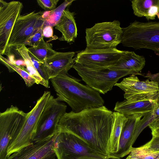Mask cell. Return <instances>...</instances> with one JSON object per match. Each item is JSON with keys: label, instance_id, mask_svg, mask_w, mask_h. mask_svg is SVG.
Returning a JSON list of instances; mask_svg holds the SVG:
<instances>
[{"label": "cell", "instance_id": "6da1fadb", "mask_svg": "<svg viewBox=\"0 0 159 159\" xmlns=\"http://www.w3.org/2000/svg\"><path fill=\"white\" fill-rule=\"evenodd\" d=\"M112 114L104 106L66 112L60 120L57 131L74 134L97 151L110 155Z\"/></svg>", "mask_w": 159, "mask_h": 159}, {"label": "cell", "instance_id": "7a4b0ae2", "mask_svg": "<svg viewBox=\"0 0 159 159\" xmlns=\"http://www.w3.org/2000/svg\"><path fill=\"white\" fill-rule=\"evenodd\" d=\"M50 80L56 92V98L67 103L74 112L103 106L104 100L98 92L81 84L80 80L68 72L63 73Z\"/></svg>", "mask_w": 159, "mask_h": 159}, {"label": "cell", "instance_id": "3957f363", "mask_svg": "<svg viewBox=\"0 0 159 159\" xmlns=\"http://www.w3.org/2000/svg\"><path fill=\"white\" fill-rule=\"evenodd\" d=\"M121 43L135 49H148L159 57V21L135 20L122 28Z\"/></svg>", "mask_w": 159, "mask_h": 159}, {"label": "cell", "instance_id": "277c9868", "mask_svg": "<svg viewBox=\"0 0 159 159\" xmlns=\"http://www.w3.org/2000/svg\"><path fill=\"white\" fill-rule=\"evenodd\" d=\"M57 159H115L100 152L77 136L57 131L54 144Z\"/></svg>", "mask_w": 159, "mask_h": 159}, {"label": "cell", "instance_id": "5b68a950", "mask_svg": "<svg viewBox=\"0 0 159 159\" xmlns=\"http://www.w3.org/2000/svg\"><path fill=\"white\" fill-rule=\"evenodd\" d=\"M87 85L105 94L111 90L121 78L133 74L109 67L90 68L75 63L72 66Z\"/></svg>", "mask_w": 159, "mask_h": 159}, {"label": "cell", "instance_id": "8992f818", "mask_svg": "<svg viewBox=\"0 0 159 159\" xmlns=\"http://www.w3.org/2000/svg\"><path fill=\"white\" fill-rule=\"evenodd\" d=\"M122 28L118 20L95 24L85 30L86 48L103 49L116 48L121 43Z\"/></svg>", "mask_w": 159, "mask_h": 159}, {"label": "cell", "instance_id": "52a82bcc", "mask_svg": "<svg viewBox=\"0 0 159 159\" xmlns=\"http://www.w3.org/2000/svg\"><path fill=\"white\" fill-rule=\"evenodd\" d=\"M51 95L50 91H45L34 107L27 113L26 120L21 130L9 143L7 157L33 143L32 140L36 133L39 118Z\"/></svg>", "mask_w": 159, "mask_h": 159}, {"label": "cell", "instance_id": "ba28073f", "mask_svg": "<svg viewBox=\"0 0 159 159\" xmlns=\"http://www.w3.org/2000/svg\"><path fill=\"white\" fill-rule=\"evenodd\" d=\"M43 11H34L19 16L10 34L6 55L10 56L13 49L16 51L17 48L24 45L25 41L43 25Z\"/></svg>", "mask_w": 159, "mask_h": 159}, {"label": "cell", "instance_id": "9c48e42d", "mask_svg": "<svg viewBox=\"0 0 159 159\" xmlns=\"http://www.w3.org/2000/svg\"><path fill=\"white\" fill-rule=\"evenodd\" d=\"M27 113L11 105L0 114V159H6L8 146L19 134Z\"/></svg>", "mask_w": 159, "mask_h": 159}, {"label": "cell", "instance_id": "30bf717a", "mask_svg": "<svg viewBox=\"0 0 159 159\" xmlns=\"http://www.w3.org/2000/svg\"><path fill=\"white\" fill-rule=\"evenodd\" d=\"M66 105L51 95L39 118L33 143L55 134L60 119L65 114Z\"/></svg>", "mask_w": 159, "mask_h": 159}, {"label": "cell", "instance_id": "8fae6325", "mask_svg": "<svg viewBox=\"0 0 159 159\" xmlns=\"http://www.w3.org/2000/svg\"><path fill=\"white\" fill-rule=\"evenodd\" d=\"M125 51L116 48L103 49L86 48L78 53L75 63L90 68L108 67L116 63Z\"/></svg>", "mask_w": 159, "mask_h": 159}, {"label": "cell", "instance_id": "7c38bea8", "mask_svg": "<svg viewBox=\"0 0 159 159\" xmlns=\"http://www.w3.org/2000/svg\"><path fill=\"white\" fill-rule=\"evenodd\" d=\"M124 92L125 100L134 101L152 97L159 93V85L157 81L140 80L135 74L124 78L115 85Z\"/></svg>", "mask_w": 159, "mask_h": 159}, {"label": "cell", "instance_id": "4fadbf2b", "mask_svg": "<svg viewBox=\"0 0 159 159\" xmlns=\"http://www.w3.org/2000/svg\"><path fill=\"white\" fill-rule=\"evenodd\" d=\"M23 7L20 1L0 0V55L6 54L11 31Z\"/></svg>", "mask_w": 159, "mask_h": 159}, {"label": "cell", "instance_id": "5bb4252c", "mask_svg": "<svg viewBox=\"0 0 159 159\" xmlns=\"http://www.w3.org/2000/svg\"><path fill=\"white\" fill-rule=\"evenodd\" d=\"M57 133L41 141L33 143L15 152L6 159H56L54 144Z\"/></svg>", "mask_w": 159, "mask_h": 159}, {"label": "cell", "instance_id": "9a60e30c", "mask_svg": "<svg viewBox=\"0 0 159 159\" xmlns=\"http://www.w3.org/2000/svg\"><path fill=\"white\" fill-rule=\"evenodd\" d=\"M159 102V93L156 96L134 101L125 100L116 102L114 110L125 116L135 114L145 116L153 111Z\"/></svg>", "mask_w": 159, "mask_h": 159}, {"label": "cell", "instance_id": "2e32d148", "mask_svg": "<svg viewBox=\"0 0 159 159\" xmlns=\"http://www.w3.org/2000/svg\"><path fill=\"white\" fill-rule=\"evenodd\" d=\"M143 116L141 114L126 116L120 137L117 151L111 156L121 158L129 154L134 144L133 137L136 125Z\"/></svg>", "mask_w": 159, "mask_h": 159}, {"label": "cell", "instance_id": "e0dca14e", "mask_svg": "<svg viewBox=\"0 0 159 159\" xmlns=\"http://www.w3.org/2000/svg\"><path fill=\"white\" fill-rule=\"evenodd\" d=\"M74 52H56L44 61L49 80L64 72H68L75 63Z\"/></svg>", "mask_w": 159, "mask_h": 159}, {"label": "cell", "instance_id": "ac0fdd59", "mask_svg": "<svg viewBox=\"0 0 159 159\" xmlns=\"http://www.w3.org/2000/svg\"><path fill=\"white\" fill-rule=\"evenodd\" d=\"M145 58L134 52L125 51L120 59L114 65L108 67L111 69L126 71L136 74L140 72L145 65Z\"/></svg>", "mask_w": 159, "mask_h": 159}, {"label": "cell", "instance_id": "d6986e66", "mask_svg": "<svg viewBox=\"0 0 159 159\" xmlns=\"http://www.w3.org/2000/svg\"><path fill=\"white\" fill-rule=\"evenodd\" d=\"M75 15L67 8L64 11L59 22L55 26L61 33V36L58 38L60 41L74 42L78 35Z\"/></svg>", "mask_w": 159, "mask_h": 159}, {"label": "cell", "instance_id": "ffe728a7", "mask_svg": "<svg viewBox=\"0 0 159 159\" xmlns=\"http://www.w3.org/2000/svg\"><path fill=\"white\" fill-rule=\"evenodd\" d=\"M131 2L134 14L138 17L154 20L159 13V0H133Z\"/></svg>", "mask_w": 159, "mask_h": 159}, {"label": "cell", "instance_id": "44dd1931", "mask_svg": "<svg viewBox=\"0 0 159 159\" xmlns=\"http://www.w3.org/2000/svg\"><path fill=\"white\" fill-rule=\"evenodd\" d=\"M112 117V128L109 148L110 156L117 151L120 137L126 116L115 111L113 112Z\"/></svg>", "mask_w": 159, "mask_h": 159}, {"label": "cell", "instance_id": "7402d4cb", "mask_svg": "<svg viewBox=\"0 0 159 159\" xmlns=\"http://www.w3.org/2000/svg\"><path fill=\"white\" fill-rule=\"evenodd\" d=\"M18 54L22 57L25 64L26 70L30 75L36 80V84H40L47 88V86L34 67L30 56L28 48L25 45L17 48L16 50Z\"/></svg>", "mask_w": 159, "mask_h": 159}, {"label": "cell", "instance_id": "603a6c76", "mask_svg": "<svg viewBox=\"0 0 159 159\" xmlns=\"http://www.w3.org/2000/svg\"><path fill=\"white\" fill-rule=\"evenodd\" d=\"M28 49L36 59L42 62L56 52L53 49L52 44L45 42L43 39L36 46L28 48Z\"/></svg>", "mask_w": 159, "mask_h": 159}, {"label": "cell", "instance_id": "cb8c5ba5", "mask_svg": "<svg viewBox=\"0 0 159 159\" xmlns=\"http://www.w3.org/2000/svg\"><path fill=\"white\" fill-rule=\"evenodd\" d=\"M1 61L7 67L10 72H16L22 78L26 86L30 87L36 84V80L27 72L26 69L21 66H17L9 60L0 55Z\"/></svg>", "mask_w": 159, "mask_h": 159}, {"label": "cell", "instance_id": "d4e9b609", "mask_svg": "<svg viewBox=\"0 0 159 159\" xmlns=\"http://www.w3.org/2000/svg\"><path fill=\"white\" fill-rule=\"evenodd\" d=\"M74 0H65L58 7L50 11L48 16L44 19L43 27L50 26H55L59 22L64 11L69 6Z\"/></svg>", "mask_w": 159, "mask_h": 159}, {"label": "cell", "instance_id": "484cf974", "mask_svg": "<svg viewBox=\"0 0 159 159\" xmlns=\"http://www.w3.org/2000/svg\"><path fill=\"white\" fill-rule=\"evenodd\" d=\"M125 159H159V151H152L143 145L132 147Z\"/></svg>", "mask_w": 159, "mask_h": 159}, {"label": "cell", "instance_id": "4316f807", "mask_svg": "<svg viewBox=\"0 0 159 159\" xmlns=\"http://www.w3.org/2000/svg\"><path fill=\"white\" fill-rule=\"evenodd\" d=\"M143 117L138 123L139 127L142 130H143L151 123L159 118V102L153 111L146 114Z\"/></svg>", "mask_w": 159, "mask_h": 159}, {"label": "cell", "instance_id": "83f0119b", "mask_svg": "<svg viewBox=\"0 0 159 159\" xmlns=\"http://www.w3.org/2000/svg\"><path fill=\"white\" fill-rule=\"evenodd\" d=\"M29 53L34 67L47 86L49 87V80H50L47 72L46 66L44 62H42L39 61L31 53L29 52Z\"/></svg>", "mask_w": 159, "mask_h": 159}, {"label": "cell", "instance_id": "f1b7e54d", "mask_svg": "<svg viewBox=\"0 0 159 159\" xmlns=\"http://www.w3.org/2000/svg\"><path fill=\"white\" fill-rule=\"evenodd\" d=\"M43 25L38 29L34 34L25 41L24 45L30 47L36 46L43 39Z\"/></svg>", "mask_w": 159, "mask_h": 159}, {"label": "cell", "instance_id": "f546056e", "mask_svg": "<svg viewBox=\"0 0 159 159\" xmlns=\"http://www.w3.org/2000/svg\"><path fill=\"white\" fill-rule=\"evenodd\" d=\"M59 0H37L38 5L44 10L51 11L56 8Z\"/></svg>", "mask_w": 159, "mask_h": 159}, {"label": "cell", "instance_id": "4dcf8cb0", "mask_svg": "<svg viewBox=\"0 0 159 159\" xmlns=\"http://www.w3.org/2000/svg\"><path fill=\"white\" fill-rule=\"evenodd\" d=\"M144 145L152 151H159V136L152 137L151 140Z\"/></svg>", "mask_w": 159, "mask_h": 159}, {"label": "cell", "instance_id": "1f68e13d", "mask_svg": "<svg viewBox=\"0 0 159 159\" xmlns=\"http://www.w3.org/2000/svg\"><path fill=\"white\" fill-rule=\"evenodd\" d=\"M148 126L151 130L152 137L159 136V118L151 123Z\"/></svg>", "mask_w": 159, "mask_h": 159}, {"label": "cell", "instance_id": "d6a6232c", "mask_svg": "<svg viewBox=\"0 0 159 159\" xmlns=\"http://www.w3.org/2000/svg\"><path fill=\"white\" fill-rule=\"evenodd\" d=\"M43 37L49 38L53 37V27L50 26H48L43 27Z\"/></svg>", "mask_w": 159, "mask_h": 159}, {"label": "cell", "instance_id": "836d02e7", "mask_svg": "<svg viewBox=\"0 0 159 159\" xmlns=\"http://www.w3.org/2000/svg\"><path fill=\"white\" fill-rule=\"evenodd\" d=\"M156 75L157 76H158V77H159V73H158L157 74H156ZM158 80H159V78H158ZM158 83H159V82H158Z\"/></svg>", "mask_w": 159, "mask_h": 159}, {"label": "cell", "instance_id": "e575fe53", "mask_svg": "<svg viewBox=\"0 0 159 159\" xmlns=\"http://www.w3.org/2000/svg\"><path fill=\"white\" fill-rule=\"evenodd\" d=\"M115 159H122L121 158H118L116 157Z\"/></svg>", "mask_w": 159, "mask_h": 159}]
</instances>
